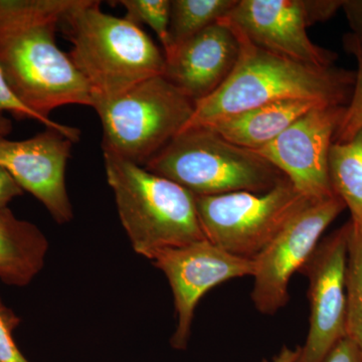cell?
I'll use <instances>...</instances> for the list:
<instances>
[{
    "label": "cell",
    "mask_w": 362,
    "mask_h": 362,
    "mask_svg": "<svg viewBox=\"0 0 362 362\" xmlns=\"http://www.w3.org/2000/svg\"><path fill=\"white\" fill-rule=\"evenodd\" d=\"M73 0H0V69L14 96L47 128L74 142L77 128L54 122L52 111L66 105H94L92 90L56 33Z\"/></svg>",
    "instance_id": "cell-1"
},
{
    "label": "cell",
    "mask_w": 362,
    "mask_h": 362,
    "mask_svg": "<svg viewBox=\"0 0 362 362\" xmlns=\"http://www.w3.org/2000/svg\"><path fill=\"white\" fill-rule=\"evenodd\" d=\"M232 28L240 45L237 64L226 82L194 104L183 130L209 127L221 119L283 100H310L330 106H347L356 71L317 66L286 58L255 45L240 28Z\"/></svg>",
    "instance_id": "cell-2"
},
{
    "label": "cell",
    "mask_w": 362,
    "mask_h": 362,
    "mask_svg": "<svg viewBox=\"0 0 362 362\" xmlns=\"http://www.w3.org/2000/svg\"><path fill=\"white\" fill-rule=\"evenodd\" d=\"M96 0H73L62 25L69 56L92 90L94 105L163 76L165 57L132 21L103 13ZM93 105V107H94Z\"/></svg>",
    "instance_id": "cell-3"
},
{
    "label": "cell",
    "mask_w": 362,
    "mask_h": 362,
    "mask_svg": "<svg viewBox=\"0 0 362 362\" xmlns=\"http://www.w3.org/2000/svg\"><path fill=\"white\" fill-rule=\"evenodd\" d=\"M107 181L136 254L151 259L161 250L206 240L197 197L175 181L103 148Z\"/></svg>",
    "instance_id": "cell-4"
},
{
    "label": "cell",
    "mask_w": 362,
    "mask_h": 362,
    "mask_svg": "<svg viewBox=\"0 0 362 362\" xmlns=\"http://www.w3.org/2000/svg\"><path fill=\"white\" fill-rule=\"evenodd\" d=\"M144 168L175 181L195 197L265 194L287 180L256 152L226 141L206 127L181 131Z\"/></svg>",
    "instance_id": "cell-5"
},
{
    "label": "cell",
    "mask_w": 362,
    "mask_h": 362,
    "mask_svg": "<svg viewBox=\"0 0 362 362\" xmlns=\"http://www.w3.org/2000/svg\"><path fill=\"white\" fill-rule=\"evenodd\" d=\"M93 108L103 127L102 148L144 166L187 126L194 103L158 76Z\"/></svg>",
    "instance_id": "cell-6"
},
{
    "label": "cell",
    "mask_w": 362,
    "mask_h": 362,
    "mask_svg": "<svg viewBox=\"0 0 362 362\" xmlns=\"http://www.w3.org/2000/svg\"><path fill=\"white\" fill-rule=\"evenodd\" d=\"M312 202L287 180L265 194L197 197V209L206 240L235 256L255 259Z\"/></svg>",
    "instance_id": "cell-7"
},
{
    "label": "cell",
    "mask_w": 362,
    "mask_h": 362,
    "mask_svg": "<svg viewBox=\"0 0 362 362\" xmlns=\"http://www.w3.org/2000/svg\"><path fill=\"white\" fill-rule=\"evenodd\" d=\"M168 278L175 299L176 325L171 337L175 349H185L195 308L206 292L233 279L254 276V259L235 256L209 240L161 250L149 259Z\"/></svg>",
    "instance_id": "cell-8"
},
{
    "label": "cell",
    "mask_w": 362,
    "mask_h": 362,
    "mask_svg": "<svg viewBox=\"0 0 362 362\" xmlns=\"http://www.w3.org/2000/svg\"><path fill=\"white\" fill-rule=\"evenodd\" d=\"M346 209L337 194L312 202L255 258L251 294L257 310L273 315L289 301V283L310 259L326 228Z\"/></svg>",
    "instance_id": "cell-9"
},
{
    "label": "cell",
    "mask_w": 362,
    "mask_h": 362,
    "mask_svg": "<svg viewBox=\"0 0 362 362\" xmlns=\"http://www.w3.org/2000/svg\"><path fill=\"white\" fill-rule=\"evenodd\" d=\"M345 107H316L255 152L275 166L309 201L329 199L335 195L329 177V152Z\"/></svg>",
    "instance_id": "cell-10"
},
{
    "label": "cell",
    "mask_w": 362,
    "mask_h": 362,
    "mask_svg": "<svg viewBox=\"0 0 362 362\" xmlns=\"http://www.w3.org/2000/svg\"><path fill=\"white\" fill-rule=\"evenodd\" d=\"M350 221L319 243L300 270L309 281L310 321L306 341L298 349L297 362H322L346 337L345 270Z\"/></svg>",
    "instance_id": "cell-11"
},
{
    "label": "cell",
    "mask_w": 362,
    "mask_h": 362,
    "mask_svg": "<svg viewBox=\"0 0 362 362\" xmlns=\"http://www.w3.org/2000/svg\"><path fill=\"white\" fill-rule=\"evenodd\" d=\"M74 143L52 128L20 141L0 138V165L23 192L42 202L59 225L74 218L66 187V163Z\"/></svg>",
    "instance_id": "cell-12"
},
{
    "label": "cell",
    "mask_w": 362,
    "mask_h": 362,
    "mask_svg": "<svg viewBox=\"0 0 362 362\" xmlns=\"http://www.w3.org/2000/svg\"><path fill=\"white\" fill-rule=\"evenodd\" d=\"M223 20L240 28L255 45L317 66H334L337 54L314 44L304 0H238Z\"/></svg>",
    "instance_id": "cell-13"
},
{
    "label": "cell",
    "mask_w": 362,
    "mask_h": 362,
    "mask_svg": "<svg viewBox=\"0 0 362 362\" xmlns=\"http://www.w3.org/2000/svg\"><path fill=\"white\" fill-rule=\"evenodd\" d=\"M239 54L235 33L218 21L164 54L163 77L195 104L226 82Z\"/></svg>",
    "instance_id": "cell-14"
},
{
    "label": "cell",
    "mask_w": 362,
    "mask_h": 362,
    "mask_svg": "<svg viewBox=\"0 0 362 362\" xmlns=\"http://www.w3.org/2000/svg\"><path fill=\"white\" fill-rule=\"evenodd\" d=\"M323 105L310 100H283L240 112L206 128L226 141L255 151L273 141L307 112Z\"/></svg>",
    "instance_id": "cell-15"
},
{
    "label": "cell",
    "mask_w": 362,
    "mask_h": 362,
    "mask_svg": "<svg viewBox=\"0 0 362 362\" xmlns=\"http://www.w3.org/2000/svg\"><path fill=\"white\" fill-rule=\"evenodd\" d=\"M49 247L37 226L16 218L8 207L0 209V280L4 284H30L44 268Z\"/></svg>",
    "instance_id": "cell-16"
},
{
    "label": "cell",
    "mask_w": 362,
    "mask_h": 362,
    "mask_svg": "<svg viewBox=\"0 0 362 362\" xmlns=\"http://www.w3.org/2000/svg\"><path fill=\"white\" fill-rule=\"evenodd\" d=\"M333 192L349 209L352 225L362 226V130L346 142H333L329 152Z\"/></svg>",
    "instance_id": "cell-17"
},
{
    "label": "cell",
    "mask_w": 362,
    "mask_h": 362,
    "mask_svg": "<svg viewBox=\"0 0 362 362\" xmlns=\"http://www.w3.org/2000/svg\"><path fill=\"white\" fill-rule=\"evenodd\" d=\"M238 0H173L170 25H169V49L218 23L230 13Z\"/></svg>",
    "instance_id": "cell-18"
},
{
    "label": "cell",
    "mask_w": 362,
    "mask_h": 362,
    "mask_svg": "<svg viewBox=\"0 0 362 362\" xmlns=\"http://www.w3.org/2000/svg\"><path fill=\"white\" fill-rule=\"evenodd\" d=\"M346 337L362 351V226L350 221L349 250L345 270Z\"/></svg>",
    "instance_id": "cell-19"
},
{
    "label": "cell",
    "mask_w": 362,
    "mask_h": 362,
    "mask_svg": "<svg viewBox=\"0 0 362 362\" xmlns=\"http://www.w3.org/2000/svg\"><path fill=\"white\" fill-rule=\"evenodd\" d=\"M345 51L356 59L357 69L354 92L334 136V142H346L357 132L362 130V45L351 35L347 33L343 37Z\"/></svg>",
    "instance_id": "cell-20"
},
{
    "label": "cell",
    "mask_w": 362,
    "mask_h": 362,
    "mask_svg": "<svg viewBox=\"0 0 362 362\" xmlns=\"http://www.w3.org/2000/svg\"><path fill=\"white\" fill-rule=\"evenodd\" d=\"M118 4L125 8L126 20L137 25L142 23L150 26L160 40L164 52L168 51L170 45V0H120Z\"/></svg>",
    "instance_id": "cell-21"
},
{
    "label": "cell",
    "mask_w": 362,
    "mask_h": 362,
    "mask_svg": "<svg viewBox=\"0 0 362 362\" xmlns=\"http://www.w3.org/2000/svg\"><path fill=\"white\" fill-rule=\"evenodd\" d=\"M21 322L20 317L0 297V362H30L14 341L13 331Z\"/></svg>",
    "instance_id": "cell-22"
},
{
    "label": "cell",
    "mask_w": 362,
    "mask_h": 362,
    "mask_svg": "<svg viewBox=\"0 0 362 362\" xmlns=\"http://www.w3.org/2000/svg\"><path fill=\"white\" fill-rule=\"evenodd\" d=\"M4 112L11 113L16 119H32V120L39 121L45 125L44 121L39 115L26 108L25 105L14 96L13 93L7 85L1 69H0V115Z\"/></svg>",
    "instance_id": "cell-23"
},
{
    "label": "cell",
    "mask_w": 362,
    "mask_h": 362,
    "mask_svg": "<svg viewBox=\"0 0 362 362\" xmlns=\"http://www.w3.org/2000/svg\"><path fill=\"white\" fill-rule=\"evenodd\" d=\"M344 0H304L309 25L329 21L342 9Z\"/></svg>",
    "instance_id": "cell-24"
},
{
    "label": "cell",
    "mask_w": 362,
    "mask_h": 362,
    "mask_svg": "<svg viewBox=\"0 0 362 362\" xmlns=\"http://www.w3.org/2000/svg\"><path fill=\"white\" fill-rule=\"evenodd\" d=\"M322 362H362V351L354 340L345 337L334 345Z\"/></svg>",
    "instance_id": "cell-25"
},
{
    "label": "cell",
    "mask_w": 362,
    "mask_h": 362,
    "mask_svg": "<svg viewBox=\"0 0 362 362\" xmlns=\"http://www.w3.org/2000/svg\"><path fill=\"white\" fill-rule=\"evenodd\" d=\"M342 11L351 28V35L362 45V0H344Z\"/></svg>",
    "instance_id": "cell-26"
},
{
    "label": "cell",
    "mask_w": 362,
    "mask_h": 362,
    "mask_svg": "<svg viewBox=\"0 0 362 362\" xmlns=\"http://www.w3.org/2000/svg\"><path fill=\"white\" fill-rule=\"evenodd\" d=\"M23 194V190L9 175L6 168L0 165V209L8 206L9 202Z\"/></svg>",
    "instance_id": "cell-27"
},
{
    "label": "cell",
    "mask_w": 362,
    "mask_h": 362,
    "mask_svg": "<svg viewBox=\"0 0 362 362\" xmlns=\"http://www.w3.org/2000/svg\"><path fill=\"white\" fill-rule=\"evenodd\" d=\"M297 358L298 349H290L289 347L284 346L272 361L264 362H297Z\"/></svg>",
    "instance_id": "cell-28"
}]
</instances>
